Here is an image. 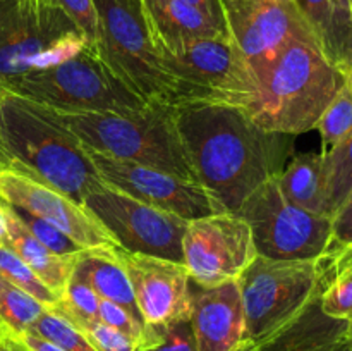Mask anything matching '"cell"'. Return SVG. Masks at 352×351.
I'll list each match as a JSON object with an SVG mask.
<instances>
[{
	"label": "cell",
	"instance_id": "obj_26",
	"mask_svg": "<svg viewBox=\"0 0 352 351\" xmlns=\"http://www.w3.org/2000/svg\"><path fill=\"white\" fill-rule=\"evenodd\" d=\"M47 306L0 275V320L16 336L28 332Z\"/></svg>",
	"mask_w": 352,
	"mask_h": 351
},
{
	"label": "cell",
	"instance_id": "obj_15",
	"mask_svg": "<svg viewBox=\"0 0 352 351\" xmlns=\"http://www.w3.org/2000/svg\"><path fill=\"white\" fill-rule=\"evenodd\" d=\"M0 200L54 224L82 250L117 246L105 227L71 196L12 164L0 171Z\"/></svg>",
	"mask_w": 352,
	"mask_h": 351
},
{
	"label": "cell",
	"instance_id": "obj_28",
	"mask_svg": "<svg viewBox=\"0 0 352 351\" xmlns=\"http://www.w3.org/2000/svg\"><path fill=\"white\" fill-rule=\"evenodd\" d=\"M0 275H3L7 281L30 292L33 298L43 303L45 306H55L60 301V296L48 289L9 244L0 246Z\"/></svg>",
	"mask_w": 352,
	"mask_h": 351
},
{
	"label": "cell",
	"instance_id": "obj_33",
	"mask_svg": "<svg viewBox=\"0 0 352 351\" xmlns=\"http://www.w3.org/2000/svg\"><path fill=\"white\" fill-rule=\"evenodd\" d=\"M98 320L100 322L107 323V326L113 327V329L120 330V332L126 334V336L131 337L133 341H136L138 348L144 343V337H146V326H144L141 320H138L136 317L131 315L126 308L116 305V303L107 301V299H100Z\"/></svg>",
	"mask_w": 352,
	"mask_h": 351
},
{
	"label": "cell",
	"instance_id": "obj_5",
	"mask_svg": "<svg viewBox=\"0 0 352 351\" xmlns=\"http://www.w3.org/2000/svg\"><path fill=\"white\" fill-rule=\"evenodd\" d=\"M95 48L107 67L148 105H177V86L162 67L143 0H93Z\"/></svg>",
	"mask_w": 352,
	"mask_h": 351
},
{
	"label": "cell",
	"instance_id": "obj_3",
	"mask_svg": "<svg viewBox=\"0 0 352 351\" xmlns=\"http://www.w3.org/2000/svg\"><path fill=\"white\" fill-rule=\"evenodd\" d=\"M346 83L347 76L315 43L292 41L258 79L243 110L261 129L298 136L315 129Z\"/></svg>",
	"mask_w": 352,
	"mask_h": 351
},
{
	"label": "cell",
	"instance_id": "obj_14",
	"mask_svg": "<svg viewBox=\"0 0 352 351\" xmlns=\"http://www.w3.org/2000/svg\"><path fill=\"white\" fill-rule=\"evenodd\" d=\"M85 148L105 184L140 202L174 213L188 222L226 212L199 182Z\"/></svg>",
	"mask_w": 352,
	"mask_h": 351
},
{
	"label": "cell",
	"instance_id": "obj_20",
	"mask_svg": "<svg viewBox=\"0 0 352 351\" xmlns=\"http://www.w3.org/2000/svg\"><path fill=\"white\" fill-rule=\"evenodd\" d=\"M155 43L227 36L229 28L182 0H143Z\"/></svg>",
	"mask_w": 352,
	"mask_h": 351
},
{
	"label": "cell",
	"instance_id": "obj_49",
	"mask_svg": "<svg viewBox=\"0 0 352 351\" xmlns=\"http://www.w3.org/2000/svg\"><path fill=\"white\" fill-rule=\"evenodd\" d=\"M349 79H352V69H351V74H349Z\"/></svg>",
	"mask_w": 352,
	"mask_h": 351
},
{
	"label": "cell",
	"instance_id": "obj_34",
	"mask_svg": "<svg viewBox=\"0 0 352 351\" xmlns=\"http://www.w3.org/2000/svg\"><path fill=\"white\" fill-rule=\"evenodd\" d=\"M45 2L60 9L81 30L86 41L95 47L98 21H96V9L93 0H45Z\"/></svg>",
	"mask_w": 352,
	"mask_h": 351
},
{
	"label": "cell",
	"instance_id": "obj_9",
	"mask_svg": "<svg viewBox=\"0 0 352 351\" xmlns=\"http://www.w3.org/2000/svg\"><path fill=\"white\" fill-rule=\"evenodd\" d=\"M237 284L246 339L256 344L287 326L320 295L316 260H274L258 255Z\"/></svg>",
	"mask_w": 352,
	"mask_h": 351
},
{
	"label": "cell",
	"instance_id": "obj_19",
	"mask_svg": "<svg viewBox=\"0 0 352 351\" xmlns=\"http://www.w3.org/2000/svg\"><path fill=\"white\" fill-rule=\"evenodd\" d=\"M349 322L332 319L320 305V295L280 330L260 343V351H327L346 337Z\"/></svg>",
	"mask_w": 352,
	"mask_h": 351
},
{
	"label": "cell",
	"instance_id": "obj_42",
	"mask_svg": "<svg viewBox=\"0 0 352 351\" xmlns=\"http://www.w3.org/2000/svg\"><path fill=\"white\" fill-rule=\"evenodd\" d=\"M232 351H260V346H258L256 343H253V341L244 339L243 343H241L237 348H234Z\"/></svg>",
	"mask_w": 352,
	"mask_h": 351
},
{
	"label": "cell",
	"instance_id": "obj_22",
	"mask_svg": "<svg viewBox=\"0 0 352 351\" xmlns=\"http://www.w3.org/2000/svg\"><path fill=\"white\" fill-rule=\"evenodd\" d=\"M6 206L7 215V234H9V246L23 258L24 264L38 275L41 282L47 286L48 289L55 292L57 296L64 295L65 288H67L69 281L74 272L76 260L78 255H69V257H62V255L54 253L48 248H45L36 237L30 234V231L24 227V224L17 219L16 212L10 205Z\"/></svg>",
	"mask_w": 352,
	"mask_h": 351
},
{
	"label": "cell",
	"instance_id": "obj_12",
	"mask_svg": "<svg viewBox=\"0 0 352 351\" xmlns=\"http://www.w3.org/2000/svg\"><path fill=\"white\" fill-rule=\"evenodd\" d=\"M258 257L253 234L236 212L189 220L182 237V264L196 286L212 288L237 279Z\"/></svg>",
	"mask_w": 352,
	"mask_h": 351
},
{
	"label": "cell",
	"instance_id": "obj_2",
	"mask_svg": "<svg viewBox=\"0 0 352 351\" xmlns=\"http://www.w3.org/2000/svg\"><path fill=\"white\" fill-rule=\"evenodd\" d=\"M0 138L12 164L81 205L89 193L105 186L85 145L50 107L2 92Z\"/></svg>",
	"mask_w": 352,
	"mask_h": 351
},
{
	"label": "cell",
	"instance_id": "obj_10",
	"mask_svg": "<svg viewBox=\"0 0 352 351\" xmlns=\"http://www.w3.org/2000/svg\"><path fill=\"white\" fill-rule=\"evenodd\" d=\"M236 213L250 226L258 255L274 260H316L333 240L332 217L289 202L277 176L254 189Z\"/></svg>",
	"mask_w": 352,
	"mask_h": 351
},
{
	"label": "cell",
	"instance_id": "obj_13",
	"mask_svg": "<svg viewBox=\"0 0 352 351\" xmlns=\"http://www.w3.org/2000/svg\"><path fill=\"white\" fill-rule=\"evenodd\" d=\"M223 12L230 38L256 83L289 43L299 40L316 45L291 0H236L223 6Z\"/></svg>",
	"mask_w": 352,
	"mask_h": 351
},
{
	"label": "cell",
	"instance_id": "obj_30",
	"mask_svg": "<svg viewBox=\"0 0 352 351\" xmlns=\"http://www.w3.org/2000/svg\"><path fill=\"white\" fill-rule=\"evenodd\" d=\"M100 296L79 279L71 277L60 301L52 308L60 313L74 326H79L88 320H98Z\"/></svg>",
	"mask_w": 352,
	"mask_h": 351
},
{
	"label": "cell",
	"instance_id": "obj_25",
	"mask_svg": "<svg viewBox=\"0 0 352 351\" xmlns=\"http://www.w3.org/2000/svg\"><path fill=\"white\" fill-rule=\"evenodd\" d=\"M322 155L327 179V212L333 217L352 188V131Z\"/></svg>",
	"mask_w": 352,
	"mask_h": 351
},
{
	"label": "cell",
	"instance_id": "obj_18",
	"mask_svg": "<svg viewBox=\"0 0 352 351\" xmlns=\"http://www.w3.org/2000/svg\"><path fill=\"white\" fill-rule=\"evenodd\" d=\"M306 21L322 54L349 78L352 69V17L333 0H291Z\"/></svg>",
	"mask_w": 352,
	"mask_h": 351
},
{
	"label": "cell",
	"instance_id": "obj_1",
	"mask_svg": "<svg viewBox=\"0 0 352 351\" xmlns=\"http://www.w3.org/2000/svg\"><path fill=\"white\" fill-rule=\"evenodd\" d=\"M174 119L196 181L226 212H237L291 160L296 136L261 129L239 107L184 103L174 109Z\"/></svg>",
	"mask_w": 352,
	"mask_h": 351
},
{
	"label": "cell",
	"instance_id": "obj_23",
	"mask_svg": "<svg viewBox=\"0 0 352 351\" xmlns=\"http://www.w3.org/2000/svg\"><path fill=\"white\" fill-rule=\"evenodd\" d=\"M320 305L332 319L352 322V241L332 243L316 258Z\"/></svg>",
	"mask_w": 352,
	"mask_h": 351
},
{
	"label": "cell",
	"instance_id": "obj_11",
	"mask_svg": "<svg viewBox=\"0 0 352 351\" xmlns=\"http://www.w3.org/2000/svg\"><path fill=\"white\" fill-rule=\"evenodd\" d=\"M82 206L122 250L182 262V237L188 220L140 202L109 184L89 193Z\"/></svg>",
	"mask_w": 352,
	"mask_h": 351
},
{
	"label": "cell",
	"instance_id": "obj_36",
	"mask_svg": "<svg viewBox=\"0 0 352 351\" xmlns=\"http://www.w3.org/2000/svg\"><path fill=\"white\" fill-rule=\"evenodd\" d=\"M332 243H349L352 241V188L340 209L332 217Z\"/></svg>",
	"mask_w": 352,
	"mask_h": 351
},
{
	"label": "cell",
	"instance_id": "obj_31",
	"mask_svg": "<svg viewBox=\"0 0 352 351\" xmlns=\"http://www.w3.org/2000/svg\"><path fill=\"white\" fill-rule=\"evenodd\" d=\"M7 205H9V203H7ZM12 209L14 212H16L17 219H19L21 222L24 224V227L30 231L31 236L36 237L45 248H48V250L54 251V253L62 255V257H69V255H78L79 251L82 250V248L78 246L71 237L65 236L60 229H57L54 224L47 222V220L40 219V217L36 215H31V213L24 212V210L16 209V206H12Z\"/></svg>",
	"mask_w": 352,
	"mask_h": 351
},
{
	"label": "cell",
	"instance_id": "obj_21",
	"mask_svg": "<svg viewBox=\"0 0 352 351\" xmlns=\"http://www.w3.org/2000/svg\"><path fill=\"white\" fill-rule=\"evenodd\" d=\"M72 277L88 284L102 299L122 306L131 315L143 322L133 288H131V281L122 264L113 253V248L82 250L78 255Z\"/></svg>",
	"mask_w": 352,
	"mask_h": 351
},
{
	"label": "cell",
	"instance_id": "obj_45",
	"mask_svg": "<svg viewBox=\"0 0 352 351\" xmlns=\"http://www.w3.org/2000/svg\"><path fill=\"white\" fill-rule=\"evenodd\" d=\"M333 2H336L339 7H342L344 10H349V2H347V0H333ZM349 12H351V10H349Z\"/></svg>",
	"mask_w": 352,
	"mask_h": 351
},
{
	"label": "cell",
	"instance_id": "obj_27",
	"mask_svg": "<svg viewBox=\"0 0 352 351\" xmlns=\"http://www.w3.org/2000/svg\"><path fill=\"white\" fill-rule=\"evenodd\" d=\"M322 138V151L339 145L352 131V79L337 93L315 127Z\"/></svg>",
	"mask_w": 352,
	"mask_h": 351
},
{
	"label": "cell",
	"instance_id": "obj_37",
	"mask_svg": "<svg viewBox=\"0 0 352 351\" xmlns=\"http://www.w3.org/2000/svg\"><path fill=\"white\" fill-rule=\"evenodd\" d=\"M182 2L189 3V6H192V7H196V9L203 10V12L208 14L210 17H213L217 23L227 26L226 12H223L222 0H182Z\"/></svg>",
	"mask_w": 352,
	"mask_h": 351
},
{
	"label": "cell",
	"instance_id": "obj_43",
	"mask_svg": "<svg viewBox=\"0 0 352 351\" xmlns=\"http://www.w3.org/2000/svg\"><path fill=\"white\" fill-rule=\"evenodd\" d=\"M346 344H347V351H352V322H349L346 330Z\"/></svg>",
	"mask_w": 352,
	"mask_h": 351
},
{
	"label": "cell",
	"instance_id": "obj_47",
	"mask_svg": "<svg viewBox=\"0 0 352 351\" xmlns=\"http://www.w3.org/2000/svg\"><path fill=\"white\" fill-rule=\"evenodd\" d=\"M230 2H236V0H222L223 6H227V3H230Z\"/></svg>",
	"mask_w": 352,
	"mask_h": 351
},
{
	"label": "cell",
	"instance_id": "obj_24",
	"mask_svg": "<svg viewBox=\"0 0 352 351\" xmlns=\"http://www.w3.org/2000/svg\"><path fill=\"white\" fill-rule=\"evenodd\" d=\"M277 182L289 202L308 212L330 217L327 212V179L322 151L292 157L277 176Z\"/></svg>",
	"mask_w": 352,
	"mask_h": 351
},
{
	"label": "cell",
	"instance_id": "obj_8",
	"mask_svg": "<svg viewBox=\"0 0 352 351\" xmlns=\"http://www.w3.org/2000/svg\"><path fill=\"white\" fill-rule=\"evenodd\" d=\"M155 47L162 67L177 86L175 107L210 102L244 109L256 92V81L230 34Z\"/></svg>",
	"mask_w": 352,
	"mask_h": 351
},
{
	"label": "cell",
	"instance_id": "obj_46",
	"mask_svg": "<svg viewBox=\"0 0 352 351\" xmlns=\"http://www.w3.org/2000/svg\"><path fill=\"white\" fill-rule=\"evenodd\" d=\"M7 332H10V330L7 329V327L2 323V320H0V336H3V334H7Z\"/></svg>",
	"mask_w": 352,
	"mask_h": 351
},
{
	"label": "cell",
	"instance_id": "obj_38",
	"mask_svg": "<svg viewBox=\"0 0 352 351\" xmlns=\"http://www.w3.org/2000/svg\"><path fill=\"white\" fill-rule=\"evenodd\" d=\"M17 337L23 341V344L28 348V351H65L62 350L60 346H57L55 343H52V341L45 339V337L38 336V334L30 332V330Z\"/></svg>",
	"mask_w": 352,
	"mask_h": 351
},
{
	"label": "cell",
	"instance_id": "obj_50",
	"mask_svg": "<svg viewBox=\"0 0 352 351\" xmlns=\"http://www.w3.org/2000/svg\"><path fill=\"white\" fill-rule=\"evenodd\" d=\"M0 95H2V92H0Z\"/></svg>",
	"mask_w": 352,
	"mask_h": 351
},
{
	"label": "cell",
	"instance_id": "obj_17",
	"mask_svg": "<svg viewBox=\"0 0 352 351\" xmlns=\"http://www.w3.org/2000/svg\"><path fill=\"white\" fill-rule=\"evenodd\" d=\"M191 326L199 351H232L246 339L243 298L237 279L212 288L192 282Z\"/></svg>",
	"mask_w": 352,
	"mask_h": 351
},
{
	"label": "cell",
	"instance_id": "obj_16",
	"mask_svg": "<svg viewBox=\"0 0 352 351\" xmlns=\"http://www.w3.org/2000/svg\"><path fill=\"white\" fill-rule=\"evenodd\" d=\"M113 253L129 277L144 326L164 329L191 317L192 281L182 262L131 253L119 244Z\"/></svg>",
	"mask_w": 352,
	"mask_h": 351
},
{
	"label": "cell",
	"instance_id": "obj_32",
	"mask_svg": "<svg viewBox=\"0 0 352 351\" xmlns=\"http://www.w3.org/2000/svg\"><path fill=\"white\" fill-rule=\"evenodd\" d=\"M78 327L96 351H136L138 343L122 334L120 330L100 322V320H88L79 323Z\"/></svg>",
	"mask_w": 352,
	"mask_h": 351
},
{
	"label": "cell",
	"instance_id": "obj_29",
	"mask_svg": "<svg viewBox=\"0 0 352 351\" xmlns=\"http://www.w3.org/2000/svg\"><path fill=\"white\" fill-rule=\"evenodd\" d=\"M30 332L52 341L65 351H96L88 337L52 306L45 308V312L31 326Z\"/></svg>",
	"mask_w": 352,
	"mask_h": 351
},
{
	"label": "cell",
	"instance_id": "obj_35",
	"mask_svg": "<svg viewBox=\"0 0 352 351\" xmlns=\"http://www.w3.org/2000/svg\"><path fill=\"white\" fill-rule=\"evenodd\" d=\"M136 351H199L192 332L191 320H179L164 327L157 343Z\"/></svg>",
	"mask_w": 352,
	"mask_h": 351
},
{
	"label": "cell",
	"instance_id": "obj_4",
	"mask_svg": "<svg viewBox=\"0 0 352 351\" xmlns=\"http://www.w3.org/2000/svg\"><path fill=\"white\" fill-rule=\"evenodd\" d=\"M55 112L91 150L196 181L172 107L148 105L126 114Z\"/></svg>",
	"mask_w": 352,
	"mask_h": 351
},
{
	"label": "cell",
	"instance_id": "obj_6",
	"mask_svg": "<svg viewBox=\"0 0 352 351\" xmlns=\"http://www.w3.org/2000/svg\"><path fill=\"white\" fill-rule=\"evenodd\" d=\"M86 45L81 30L45 0H0V92Z\"/></svg>",
	"mask_w": 352,
	"mask_h": 351
},
{
	"label": "cell",
	"instance_id": "obj_40",
	"mask_svg": "<svg viewBox=\"0 0 352 351\" xmlns=\"http://www.w3.org/2000/svg\"><path fill=\"white\" fill-rule=\"evenodd\" d=\"M2 244H9V234H7V215L3 202L0 200V246Z\"/></svg>",
	"mask_w": 352,
	"mask_h": 351
},
{
	"label": "cell",
	"instance_id": "obj_41",
	"mask_svg": "<svg viewBox=\"0 0 352 351\" xmlns=\"http://www.w3.org/2000/svg\"><path fill=\"white\" fill-rule=\"evenodd\" d=\"M10 165H12V160H10V157L7 155L6 148H3V143H2V138H0V171L9 169Z\"/></svg>",
	"mask_w": 352,
	"mask_h": 351
},
{
	"label": "cell",
	"instance_id": "obj_7",
	"mask_svg": "<svg viewBox=\"0 0 352 351\" xmlns=\"http://www.w3.org/2000/svg\"><path fill=\"white\" fill-rule=\"evenodd\" d=\"M7 92L65 112L126 114L148 107L117 79L93 45L50 67L28 72Z\"/></svg>",
	"mask_w": 352,
	"mask_h": 351
},
{
	"label": "cell",
	"instance_id": "obj_48",
	"mask_svg": "<svg viewBox=\"0 0 352 351\" xmlns=\"http://www.w3.org/2000/svg\"><path fill=\"white\" fill-rule=\"evenodd\" d=\"M349 2V10H351V17H352V0H347Z\"/></svg>",
	"mask_w": 352,
	"mask_h": 351
},
{
	"label": "cell",
	"instance_id": "obj_44",
	"mask_svg": "<svg viewBox=\"0 0 352 351\" xmlns=\"http://www.w3.org/2000/svg\"><path fill=\"white\" fill-rule=\"evenodd\" d=\"M327 351H347V344H346V337H344L342 341H340V343H337L336 346H332L330 348V350H327Z\"/></svg>",
	"mask_w": 352,
	"mask_h": 351
},
{
	"label": "cell",
	"instance_id": "obj_39",
	"mask_svg": "<svg viewBox=\"0 0 352 351\" xmlns=\"http://www.w3.org/2000/svg\"><path fill=\"white\" fill-rule=\"evenodd\" d=\"M0 351H28V348L16 334L7 332L0 336Z\"/></svg>",
	"mask_w": 352,
	"mask_h": 351
}]
</instances>
